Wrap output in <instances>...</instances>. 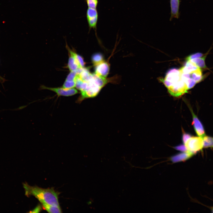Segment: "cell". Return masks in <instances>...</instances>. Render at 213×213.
Instances as JSON below:
<instances>
[{
  "instance_id": "6da1fadb",
  "label": "cell",
  "mask_w": 213,
  "mask_h": 213,
  "mask_svg": "<svg viewBox=\"0 0 213 213\" xmlns=\"http://www.w3.org/2000/svg\"><path fill=\"white\" fill-rule=\"evenodd\" d=\"M172 96L178 97L188 92L187 86L182 79L180 69L173 68L168 71L164 79L160 78Z\"/></svg>"
},
{
  "instance_id": "7a4b0ae2",
  "label": "cell",
  "mask_w": 213,
  "mask_h": 213,
  "mask_svg": "<svg viewBox=\"0 0 213 213\" xmlns=\"http://www.w3.org/2000/svg\"><path fill=\"white\" fill-rule=\"evenodd\" d=\"M23 187L25 195L27 196H33L41 203L55 206H59L58 194L52 188L44 189L38 187L30 186L27 183H24Z\"/></svg>"
},
{
  "instance_id": "3957f363",
  "label": "cell",
  "mask_w": 213,
  "mask_h": 213,
  "mask_svg": "<svg viewBox=\"0 0 213 213\" xmlns=\"http://www.w3.org/2000/svg\"><path fill=\"white\" fill-rule=\"evenodd\" d=\"M93 77L90 81L87 82L88 85L85 90L80 92L81 96L78 100V102H80L86 98L94 97L99 92L101 88L94 82Z\"/></svg>"
},
{
  "instance_id": "277c9868",
  "label": "cell",
  "mask_w": 213,
  "mask_h": 213,
  "mask_svg": "<svg viewBox=\"0 0 213 213\" xmlns=\"http://www.w3.org/2000/svg\"><path fill=\"white\" fill-rule=\"evenodd\" d=\"M184 145L187 151L194 154L204 148L203 138L198 136H192Z\"/></svg>"
},
{
  "instance_id": "5b68a950",
  "label": "cell",
  "mask_w": 213,
  "mask_h": 213,
  "mask_svg": "<svg viewBox=\"0 0 213 213\" xmlns=\"http://www.w3.org/2000/svg\"><path fill=\"white\" fill-rule=\"evenodd\" d=\"M42 89H47L54 92L58 96H69L74 95L78 93V90L74 88H65L62 87L60 88H51L42 85Z\"/></svg>"
},
{
  "instance_id": "8992f818",
  "label": "cell",
  "mask_w": 213,
  "mask_h": 213,
  "mask_svg": "<svg viewBox=\"0 0 213 213\" xmlns=\"http://www.w3.org/2000/svg\"><path fill=\"white\" fill-rule=\"evenodd\" d=\"M86 17L89 30L96 29L98 14L96 9L88 8L86 12Z\"/></svg>"
},
{
  "instance_id": "52a82bcc",
  "label": "cell",
  "mask_w": 213,
  "mask_h": 213,
  "mask_svg": "<svg viewBox=\"0 0 213 213\" xmlns=\"http://www.w3.org/2000/svg\"><path fill=\"white\" fill-rule=\"evenodd\" d=\"M188 106L192 115V125L193 126L195 132L198 136L203 138L206 135L204 126L198 118L193 112L191 106L189 105Z\"/></svg>"
},
{
  "instance_id": "ba28073f",
  "label": "cell",
  "mask_w": 213,
  "mask_h": 213,
  "mask_svg": "<svg viewBox=\"0 0 213 213\" xmlns=\"http://www.w3.org/2000/svg\"><path fill=\"white\" fill-rule=\"evenodd\" d=\"M95 66V73L104 78H106L108 75L109 66L108 63L104 61Z\"/></svg>"
},
{
  "instance_id": "9c48e42d",
  "label": "cell",
  "mask_w": 213,
  "mask_h": 213,
  "mask_svg": "<svg viewBox=\"0 0 213 213\" xmlns=\"http://www.w3.org/2000/svg\"><path fill=\"white\" fill-rule=\"evenodd\" d=\"M69 57L67 67L70 71H76L80 67L74 55V52L70 49H68Z\"/></svg>"
},
{
  "instance_id": "30bf717a",
  "label": "cell",
  "mask_w": 213,
  "mask_h": 213,
  "mask_svg": "<svg viewBox=\"0 0 213 213\" xmlns=\"http://www.w3.org/2000/svg\"><path fill=\"white\" fill-rule=\"evenodd\" d=\"M180 0H170L171 18H178L179 17V9Z\"/></svg>"
},
{
  "instance_id": "8fae6325",
  "label": "cell",
  "mask_w": 213,
  "mask_h": 213,
  "mask_svg": "<svg viewBox=\"0 0 213 213\" xmlns=\"http://www.w3.org/2000/svg\"><path fill=\"white\" fill-rule=\"evenodd\" d=\"M187 73L188 74L189 78L194 80L197 83L200 82L204 78L201 69L199 68L191 72Z\"/></svg>"
},
{
  "instance_id": "7c38bea8",
  "label": "cell",
  "mask_w": 213,
  "mask_h": 213,
  "mask_svg": "<svg viewBox=\"0 0 213 213\" xmlns=\"http://www.w3.org/2000/svg\"><path fill=\"white\" fill-rule=\"evenodd\" d=\"M206 56V55L202 57L195 58L186 60L189 61L193 63L199 68L205 69L206 68V67L205 64V60Z\"/></svg>"
},
{
  "instance_id": "4fadbf2b",
  "label": "cell",
  "mask_w": 213,
  "mask_h": 213,
  "mask_svg": "<svg viewBox=\"0 0 213 213\" xmlns=\"http://www.w3.org/2000/svg\"><path fill=\"white\" fill-rule=\"evenodd\" d=\"M93 78L94 82L102 88L106 83L107 80L105 78L99 76L95 73L93 74Z\"/></svg>"
},
{
  "instance_id": "5bb4252c",
  "label": "cell",
  "mask_w": 213,
  "mask_h": 213,
  "mask_svg": "<svg viewBox=\"0 0 213 213\" xmlns=\"http://www.w3.org/2000/svg\"><path fill=\"white\" fill-rule=\"evenodd\" d=\"M41 204L43 208L49 212L59 213L62 212L59 206H53L44 203H41Z\"/></svg>"
},
{
  "instance_id": "9a60e30c",
  "label": "cell",
  "mask_w": 213,
  "mask_h": 213,
  "mask_svg": "<svg viewBox=\"0 0 213 213\" xmlns=\"http://www.w3.org/2000/svg\"><path fill=\"white\" fill-rule=\"evenodd\" d=\"M92 61L95 66L103 62L104 57L100 53H96L93 54L92 57Z\"/></svg>"
},
{
  "instance_id": "2e32d148",
  "label": "cell",
  "mask_w": 213,
  "mask_h": 213,
  "mask_svg": "<svg viewBox=\"0 0 213 213\" xmlns=\"http://www.w3.org/2000/svg\"><path fill=\"white\" fill-rule=\"evenodd\" d=\"M203 140L204 148H213V137L206 135L203 137Z\"/></svg>"
},
{
  "instance_id": "e0dca14e",
  "label": "cell",
  "mask_w": 213,
  "mask_h": 213,
  "mask_svg": "<svg viewBox=\"0 0 213 213\" xmlns=\"http://www.w3.org/2000/svg\"><path fill=\"white\" fill-rule=\"evenodd\" d=\"M75 81H68L65 80L62 87L65 88H71L75 87Z\"/></svg>"
},
{
  "instance_id": "ac0fdd59",
  "label": "cell",
  "mask_w": 213,
  "mask_h": 213,
  "mask_svg": "<svg viewBox=\"0 0 213 213\" xmlns=\"http://www.w3.org/2000/svg\"><path fill=\"white\" fill-rule=\"evenodd\" d=\"M88 8L96 9L97 7L98 0H85Z\"/></svg>"
},
{
  "instance_id": "d6986e66",
  "label": "cell",
  "mask_w": 213,
  "mask_h": 213,
  "mask_svg": "<svg viewBox=\"0 0 213 213\" xmlns=\"http://www.w3.org/2000/svg\"><path fill=\"white\" fill-rule=\"evenodd\" d=\"M74 54L80 67H84L85 66V63L84 62L83 58L80 55L77 54L75 52H74Z\"/></svg>"
},
{
  "instance_id": "ffe728a7",
  "label": "cell",
  "mask_w": 213,
  "mask_h": 213,
  "mask_svg": "<svg viewBox=\"0 0 213 213\" xmlns=\"http://www.w3.org/2000/svg\"><path fill=\"white\" fill-rule=\"evenodd\" d=\"M70 72L68 75L65 80L68 81H75V78L77 75L76 71H70Z\"/></svg>"
},
{
  "instance_id": "44dd1931",
  "label": "cell",
  "mask_w": 213,
  "mask_h": 213,
  "mask_svg": "<svg viewBox=\"0 0 213 213\" xmlns=\"http://www.w3.org/2000/svg\"><path fill=\"white\" fill-rule=\"evenodd\" d=\"M203 54L202 53L200 52L196 53L189 55L187 57L186 60H188L195 58L202 57L203 56Z\"/></svg>"
},
{
  "instance_id": "7402d4cb",
  "label": "cell",
  "mask_w": 213,
  "mask_h": 213,
  "mask_svg": "<svg viewBox=\"0 0 213 213\" xmlns=\"http://www.w3.org/2000/svg\"><path fill=\"white\" fill-rule=\"evenodd\" d=\"M192 136L189 134L183 133L182 136V140L184 144L188 140L191 138Z\"/></svg>"
},
{
  "instance_id": "603a6c76",
  "label": "cell",
  "mask_w": 213,
  "mask_h": 213,
  "mask_svg": "<svg viewBox=\"0 0 213 213\" xmlns=\"http://www.w3.org/2000/svg\"><path fill=\"white\" fill-rule=\"evenodd\" d=\"M175 148L177 150L185 152L187 151L186 148L184 145H180L175 147Z\"/></svg>"
},
{
  "instance_id": "cb8c5ba5",
  "label": "cell",
  "mask_w": 213,
  "mask_h": 213,
  "mask_svg": "<svg viewBox=\"0 0 213 213\" xmlns=\"http://www.w3.org/2000/svg\"><path fill=\"white\" fill-rule=\"evenodd\" d=\"M41 207L40 205H38L32 211H31L30 212L38 213L41 210Z\"/></svg>"
},
{
  "instance_id": "d4e9b609",
  "label": "cell",
  "mask_w": 213,
  "mask_h": 213,
  "mask_svg": "<svg viewBox=\"0 0 213 213\" xmlns=\"http://www.w3.org/2000/svg\"><path fill=\"white\" fill-rule=\"evenodd\" d=\"M210 208L212 212L213 213V206L211 207Z\"/></svg>"
}]
</instances>
